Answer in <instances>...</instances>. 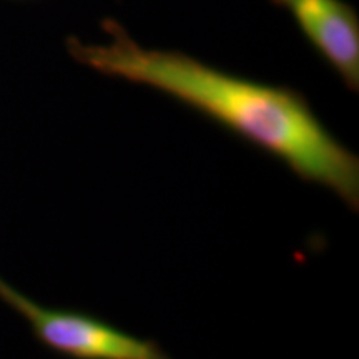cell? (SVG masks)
I'll use <instances>...</instances> for the list:
<instances>
[{
    "instance_id": "1",
    "label": "cell",
    "mask_w": 359,
    "mask_h": 359,
    "mask_svg": "<svg viewBox=\"0 0 359 359\" xmlns=\"http://www.w3.org/2000/svg\"><path fill=\"white\" fill-rule=\"evenodd\" d=\"M103 29L109 42L72 39V55L103 75L177 98L358 210V156L327 132L299 93L236 77L183 53L145 48L115 20L103 22Z\"/></svg>"
},
{
    "instance_id": "2",
    "label": "cell",
    "mask_w": 359,
    "mask_h": 359,
    "mask_svg": "<svg viewBox=\"0 0 359 359\" xmlns=\"http://www.w3.org/2000/svg\"><path fill=\"white\" fill-rule=\"evenodd\" d=\"M0 296L34 327L45 346L74 359H172L155 341L142 339L83 313L39 306L0 280Z\"/></svg>"
},
{
    "instance_id": "3",
    "label": "cell",
    "mask_w": 359,
    "mask_h": 359,
    "mask_svg": "<svg viewBox=\"0 0 359 359\" xmlns=\"http://www.w3.org/2000/svg\"><path fill=\"white\" fill-rule=\"evenodd\" d=\"M291 12L304 35L351 90L359 87L358 15L341 0H273Z\"/></svg>"
}]
</instances>
